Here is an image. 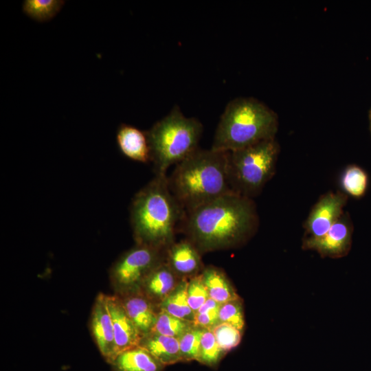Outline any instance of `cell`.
<instances>
[{
  "label": "cell",
  "mask_w": 371,
  "mask_h": 371,
  "mask_svg": "<svg viewBox=\"0 0 371 371\" xmlns=\"http://www.w3.org/2000/svg\"><path fill=\"white\" fill-rule=\"evenodd\" d=\"M258 225L252 199L232 192L185 211L179 231L199 251H209L243 243Z\"/></svg>",
  "instance_id": "cell-1"
},
{
  "label": "cell",
  "mask_w": 371,
  "mask_h": 371,
  "mask_svg": "<svg viewBox=\"0 0 371 371\" xmlns=\"http://www.w3.org/2000/svg\"><path fill=\"white\" fill-rule=\"evenodd\" d=\"M184 212L170 190L167 175H155L135 194L130 206L137 244L166 251L174 243Z\"/></svg>",
  "instance_id": "cell-2"
},
{
  "label": "cell",
  "mask_w": 371,
  "mask_h": 371,
  "mask_svg": "<svg viewBox=\"0 0 371 371\" xmlns=\"http://www.w3.org/2000/svg\"><path fill=\"white\" fill-rule=\"evenodd\" d=\"M229 152L196 149L175 165L168 182L184 211L234 192L227 173Z\"/></svg>",
  "instance_id": "cell-3"
},
{
  "label": "cell",
  "mask_w": 371,
  "mask_h": 371,
  "mask_svg": "<svg viewBox=\"0 0 371 371\" xmlns=\"http://www.w3.org/2000/svg\"><path fill=\"white\" fill-rule=\"evenodd\" d=\"M278 129L276 114L252 98L230 101L221 116L212 149L232 152L274 139Z\"/></svg>",
  "instance_id": "cell-4"
},
{
  "label": "cell",
  "mask_w": 371,
  "mask_h": 371,
  "mask_svg": "<svg viewBox=\"0 0 371 371\" xmlns=\"http://www.w3.org/2000/svg\"><path fill=\"white\" fill-rule=\"evenodd\" d=\"M203 125L194 117L183 115L179 106L146 131L155 175H167V170L199 148Z\"/></svg>",
  "instance_id": "cell-5"
},
{
  "label": "cell",
  "mask_w": 371,
  "mask_h": 371,
  "mask_svg": "<svg viewBox=\"0 0 371 371\" xmlns=\"http://www.w3.org/2000/svg\"><path fill=\"white\" fill-rule=\"evenodd\" d=\"M279 146L274 139L229 152L227 173L232 190L256 196L275 173Z\"/></svg>",
  "instance_id": "cell-6"
},
{
  "label": "cell",
  "mask_w": 371,
  "mask_h": 371,
  "mask_svg": "<svg viewBox=\"0 0 371 371\" xmlns=\"http://www.w3.org/2000/svg\"><path fill=\"white\" fill-rule=\"evenodd\" d=\"M161 252V249L137 244L113 265L111 275L114 284L124 290L135 289L155 267L164 262Z\"/></svg>",
  "instance_id": "cell-7"
},
{
  "label": "cell",
  "mask_w": 371,
  "mask_h": 371,
  "mask_svg": "<svg viewBox=\"0 0 371 371\" xmlns=\"http://www.w3.org/2000/svg\"><path fill=\"white\" fill-rule=\"evenodd\" d=\"M347 196L340 192H328L315 203L305 223L306 237L303 242L319 239L343 215Z\"/></svg>",
  "instance_id": "cell-8"
},
{
  "label": "cell",
  "mask_w": 371,
  "mask_h": 371,
  "mask_svg": "<svg viewBox=\"0 0 371 371\" xmlns=\"http://www.w3.org/2000/svg\"><path fill=\"white\" fill-rule=\"evenodd\" d=\"M352 227L344 214L318 240L303 242V248L317 251L322 257L333 258L345 256L350 249Z\"/></svg>",
  "instance_id": "cell-9"
},
{
  "label": "cell",
  "mask_w": 371,
  "mask_h": 371,
  "mask_svg": "<svg viewBox=\"0 0 371 371\" xmlns=\"http://www.w3.org/2000/svg\"><path fill=\"white\" fill-rule=\"evenodd\" d=\"M105 300L113 323L115 357L125 350L139 346L144 335L128 315L120 297L105 295Z\"/></svg>",
  "instance_id": "cell-10"
},
{
  "label": "cell",
  "mask_w": 371,
  "mask_h": 371,
  "mask_svg": "<svg viewBox=\"0 0 371 371\" xmlns=\"http://www.w3.org/2000/svg\"><path fill=\"white\" fill-rule=\"evenodd\" d=\"M91 329L100 352L111 363L115 356V343L113 323L103 293L97 296L93 306Z\"/></svg>",
  "instance_id": "cell-11"
},
{
  "label": "cell",
  "mask_w": 371,
  "mask_h": 371,
  "mask_svg": "<svg viewBox=\"0 0 371 371\" xmlns=\"http://www.w3.org/2000/svg\"><path fill=\"white\" fill-rule=\"evenodd\" d=\"M166 262L179 276L192 277L202 269L199 249L189 239L172 243L166 250Z\"/></svg>",
  "instance_id": "cell-12"
},
{
  "label": "cell",
  "mask_w": 371,
  "mask_h": 371,
  "mask_svg": "<svg viewBox=\"0 0 371 371\" xmlns=\"http://www.w3.org/2000/svg\"><path fill=\"white\" fill-rule=\"evenodd\" d=\"M120 150L126 157L141 163L150 161V148L146 131L122 124L117 131Z\"/></svg>",
  "instance_id": "cell-13"
},
{
  "label": "cell",
  "mask_w": 371,
  "mask_h": 371,
  "mask_svg": "<svg viewBox=\"0 0 371 371\" xmlns=\"http://www.w3.org/2000/svg\"><path fill=\"white\" fill-rule=\"evenodd\" d=\"M139 346L164 366L181 361L179 342L177 338L150 332L144 335Z\"/></svg>",
  "instance_id": "cell-14"
},
{
  "label": "cell",
  "mask_w": 371,
  "mask_h": 371,
  "mask_svg": "<svg viewBox=\"0 0 371 371\" xmlns=\"http://www.w3.org/2000/svg\"><path fill=\"white\" fill-rule=\"evenodd\" d=\"M111 363L115 371H161L164 367L140 346L120 353Z\"/></svg>",
  "instance_id": "cell-15"
},
{
  "label": "cell",
  "mask_w": 371,
  "mask_h": 371,
  "mask_svg": "<svg viewBox=\"0 0 371 371\" xmlns=\"http://www.w3.org/2000/svg\"><path fill=\"white\" fill-rule=\"evenodd\" d=\"M120 300L128 315L142 335L151 332L157 313L155 312L150 302L139 294L128 295Z\"/></svg>",
  "instance_id": "cell-16"
},
{
  "label": "cell",
  "mask_w": 371,
  "mask_h": 371,
  "mask_svg": "<svg viewBox=\"0 0 371 371\" xmlns=\"http://www.w3.org/2000/svg\"><path fill=\"white\" fill-rule=\"evenodd\" d=\"M178 283L177 275L166 261L155 267L142 282L146 294L161 302L174 291Z\"/></svg>",
  "instance_id": "cell-17"
},
{
  "label": "cell",
  "mask_w": 371,
  "mask_h": 371,
  "mask_svg": "<svg viewBox=\"0 0 371 371\" xmlns=\"http://www.w3.org/2000/svg\"><path fill=\"white\" fill-rule=\"evenodd\" d=\"M201 276L210 298L216 302L223 304L240 298L225 275L220 269L208 267L203 270Z\"/></svg>",
  "instance_id": "cell-18"
},
{
  "label": "cell",
  "mask_w": 371,
  "mask_h": 371,
  "mask_svg": "<svg viewBox=\"0 0 371 371\" xmlns=\"http://www.w3.org/2000/svg\"><path fill=\"white\" fill-rule=\"evenodd\" d=\"M188 283L186 278L181 280L174 291L161 302L160 309L180 319L195 323V313L188 301Z\"/></svg>",
  "instance_id": "cell-19"
},
{
  "label": "cell",
  "mask_w": 371,
  "mask_h": 371,
  "mask_svg": "<svg viewBox=\"0 0 371 371\" xmlns=\"http://www.w3.org/2000/svg\"><path fill=\"white\" fill-rule=\"evenodd\" d=\"M195 325L194 322L180 319L160 309L151 332L179 339Z\"/></svg>",
  "instance_id": "cell-20"
},
{
  "label": "cell",
  "mask_w": 371,
  "mask_h": 371,
  "mask_svg": "<svg viewBox=\"0 0 371 371\" xmlns=\"http://www.w3.org/2000/svg\"><path fill=\"white\" fill-rule=\"evenodd\" d=\"M59 0H25L23 3V11L30 18L43 22L54 18L64 5Z\"/></svg>",
  "instance_id": "cell-21"
},
{
  "label": "cell",
  "mask_w": 371,
  "mask_h": 371,
  "mask_svg": "<svg viewBox=\"0 0 371 371\" xmlns=\"http://www.w3.org/2000/svg\"><path fill=\"white\" fill-rule=\"evenodd\" d=\"M368 184L367 173L358 166H349L341 177V186L349 195L359 198L364 195Z\"/></svg>",
  "instance_id": "cell-22"
},
{
  "label": "cell",
  "mask_w": 371,
  "mask_h": 371,
  "mask_svg": "<svg viewBox=\"0 0 371 371\" xmlns=\"http://www.w3.org/2000/svg\"><path fill=\"white\" fill-rule=\"evenodd\" d=\"M203 330L204 328L195 325L178 339L181 361H197Z\"/></svg>",
  "instance_id": "cell-23"
},
{
  "label": "cell",
  "mask_w": 371,
  "mask_h": 371,
  "mask_svg": "<svg viewBox=\"0 0 371 371\" xmlns=\"http://www.w3.org/2000/svg\"><path fill=\"white\" fill-rule=\"evenodd\" d=\"M223 353L213 333L204 328L201 339L197 361L209 366H214L219 361Z\"/></svg>",
  "instance_id": "cell-24"
},
{
  "label": "cell",
  "mask_w": 371,
  "mask_h": 371,
  "mask_svg": "<svg viewBox=\"0 0 371 371\" xmlns=\"http://www.w3.org/2000/svg\"><path fill=\"white\" fill-rule=\"evenodd\" d=\"M218 319L219 323L228 324L242 330L245 326V319L240 298L221 304Z\"/></svg>",
  "instance_id": "cell-25"
},
{
  "label": "cell",
  "mask_w": 371,
  "mask_h": 371,
  "mask_svg": "<svg viewBox=\"0 0 371 371\" xmlns=\"http://www.w3.org/2000/svg\"><path fill=\"white\" fill-rule=\"evenodd\" d=\"M223 352L236 348L241 341V330L225 323H218L212 330Z\"/></svg>",
  "instance_id": "cell-26"
},
{
  "label": "cell",
  "mask_w": 371,
  "mask_h": 371,
  "mask_svg": "<svg viewBox=\"0 0 371 371\" xmlns=\"http://www.w3.org/2000/svg\"><path fill=\"white\" fill-rule=\"evenodd\" d=\"M187 296L189 305L196 314L199 308L210 297L201 273L190 278L188 283Z\"/></svg>",
  "instance_id": "cell-27"
},
{
  "label": "cell",
  "mask_w": 371,
  "mask_h": 371,
  "mask_svg": "<svg viewBox=\"0 0 371 371\" xmlns=\"http://www.w3.org/2000/svg\"><path fill=\"white\" fill-rule=\"evenodd\" d=\"M221 304L211 298L199 308L195 314V324L212 330L218 323V313Z\"/></svg>",
  "instance_id": "cell-28"
}]
</instances>
